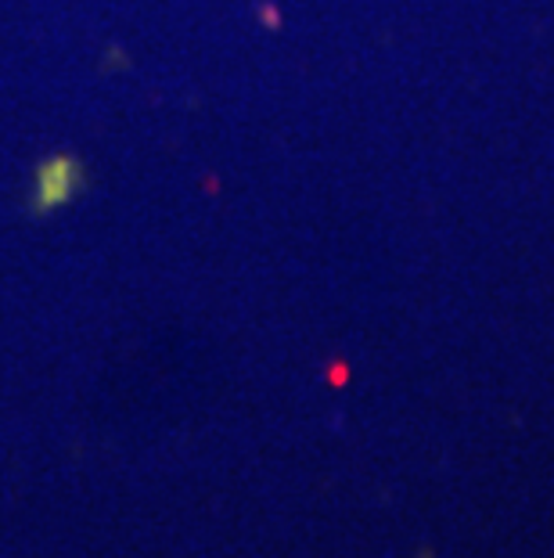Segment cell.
Returning <instances> with one entry per match:
<instances>
[{
    "label": "cell",
    "mask_w": 554,
    "mask_h": 558,
    "mask_svg": "<svg viewBox=\"0 0 554 558\" xmlns=\"http://www.w3.org/2000/svg\"><path fill=\"white\" fill-rule=\"evenodd\" d=\"M79 192H87V166L76 156H51L37 166L33 173V195H29V213H54L69 206Z\"/></svg>",
    "instance_id": "1"
}]
</instances>
